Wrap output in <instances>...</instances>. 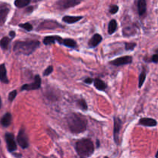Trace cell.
<instances>
[{
	"instance_id": "1",
	"label": "cell",
	"mask_w": 158,
	"mask_h": 158,
	"mask_svg": "<svg viewBox=\"0 0 158 158\" xmlns=\"http://www.w3.org/2000/svg\"><path fill=\"white\" fill-rule=\"evenodd\" d=\"M67 123L70 131L73 134L84 132L87 127V120L86 117L80 114H69L67 117Z\"/></svg>"
},
{
	"instance_id": "2",
	"label": "cell",
	"mask_w": 158,
	"mask_h": 158,
	"mask_svg": "<svg viewBox=\"0 0 158 158\" xmlns=\"http://www.w3.org/2000/svg\"><path fill=\"white\" fill-rule=\"evenodd\" d=\"M40 43L37 40H27V41H17L13 46V50L17 54L30 55L40 46Z\"/></svg>"
},
{
	"instance_id": "3",
	"label": "cell",
	"mask_w": 158,
	"mask_h": 158,
	"mask_svg": "<svg viewBox=\"0 0 158 158\" xmlns=\"http://www.w3.org/2000/svg\"><path fill=\"white\" fill-rule=\"evenodd\" d=\"M76 151L81 157H90L94 151V146L90 139H81L76 143Z\"/></svg>"
},
{
	"instance_id": "4",
	"label": "cell",
	"mask_w": 158,
	"mask_h": 158,
	"mask_svg": "<svg viewBox=\"0 0 158 158\" xmlns=\"http://www.w3.org/2000/svg\"><path fill=\"white\" fill-rule=\"evenodd\" d=\"M82 1L83 0H58L56 3V6L58 9L63 10V9L74 7L80 4Z\"/></svg>"
},
{
	"instance_id": "5",
	"label": "cell",
	"mask_w": 158,
	"mask_h": 158,
	"mask_svg": "<svg viewBox=\"0 0 158 158\" xmlns=\"http://www.w3.org/2000/svg\"><path fill=\"white\" fill-rule=\"evenodd\" d=\"M17 142L19 145L23 149H26L29 147V140H28V137L25 132L24 128H22L19 132L18 136H17Z\"/></svg>"
},
{
	"instance_id": "6",
	"label": "cell",
	"mask_w": 158,
	"mask_h": 158,
	"mask_svg": "<svg viewBox=\"0 0 158 158\" xmlns=\"http://www.w3.org/2000/svg\"><path fill=\"white\" fill-rule=\"evenodd\" d=\"M41 86V78L39 75H35L34 81L30 84H25L22 86V90H32V89H40Z\"/></svg>"
},
{
	"instance_id": "7",
	"label": "cell",
	"mask_w": 158,
	"mask_h": 158,
	"mask_svg": "<svg viewBox=\"0 0 158 158\" xmlns=\"http://www.w3.org/2000/svg\"><path fill=\"white\" fill-rule=\"evenodd\" d=\"M6 144H7V149L9 151V152H13L15 150L17 149L16 143H15V137H14V135L12 134H10V133H7L6 134Z\"/></svg>"
},
{
	"instance_id": "8",
	"label": "cell",
	"mask_w": 158,
	"mask_h": 158,
	"mask_svg": "<svg viewBox=\"0 0 158 158\" xmlns=\"http://www.w3.org/2000/svg\"><path fill=\"white\" fill-rule=\"evenodd\" d=\"M133 59L132 57L130 56H125L120 57V58H117L116 60H113V61L110 62L111 65L116 66H123V65L130 64V63H132Z\"/></svg>"
},
{
	"instance_id": "9",
	"label": "cell",
	"mask_w": 158,
	"mask_h": 158,
	"mask_svg": "<svg viewBox=\"0 0 158 158\" xmlns=\"http://www.w3.org/2000/svg\"><path fill=\"white\" fill-rule=\"evenodd\" d=\"M121 120L118 117H114V141L117 144H119V134H120V128H121Z\"/></svg>"
},
{
	"instance_id": "10",
	"label": "cell",
	"mask_w": 158,
	"mask_h": 158,
	"mask_svg": "<svg viewBox=\"0 0 158 158\" xmlns=\"http://www.w3.org/2000/svg\"><path fill=\"white\" fill-rule=\"evenodd\" d=\"M9 12V6H7V5H2V6H0V25L4 24Z\"/></svg>"
},
{
	"instance_id": "11",
	"label": "cell",
	"mask_w": 158,
	"mask_h": 158,
	"mask_svg": "<svg viewBox=\"0 0 158 158\" xmlns=\"http://www.w3.org/2000/svg\"><path fill=\"white\" fill-rule=\"evenodd\" d=\"M62 40H63V39L59 35H50V36L45 37L44 40H43V43L45 45H50L52 43H55L56 42H58L59 43L61 44Z\"/></svg>"
},
{
	"instance_id": "12",
	"label": "cell",
	"mask_w": 158,
	"mask_h": 158,
	"mask_svg": "<svg viewBox=\"0 0 158 158\" xmlns=\"http://www.w3.org/2000/svg\"><path fill=\"white\" fill-rule=\"evenodd\" d=\"M102 40H103V38H102V36L100 34H94V36L89 40L88 45H89V47L91 48L96 47V46H98V45L101 43Z\"/></svg>"
},
{
	"instance_id": "13",
	"label": "cell",
	"mask_w": 158,
	"mask_h": 158,
	"mask_svg": "<svg viewBox=\"0 0 158 158\" xmlns=\"http://www.w3.org/2000/svg\"><path fill=\"white\" fill-rule=\"evenodd\" d=\"M139 123L146 127H155L157 124L156 120L152 118H141L139 120Z\"/></svg>"
},
{
	"instance_id": "14",
	"label": "cell",
	"mask_w": 158,
	"mask_h": 158,
	"mask_svg": "<svg viewBox=\"0 0 158 158\" xmlns=\"http://www.w3.org/2000/svg\"><path fill=\"white\" fill-rule=\"evenodd\" d=\"M137 9H138V13L140 16H143L147 12V2L146 0H138L137 4Z\"/></svg>"
},
{
	"instance_id": "15",
	"label": "cell",
	"mask_w": 158,
	"mask_h": 158,
	"mask_svg": "<svg viewBox=\"0 0 158 158\" xmlns=\"http://www.w3.org/2000/svg\"><path fill=\"white\" fill-rule=\"evenodd\" d=\"M0 81L2 83H8L9 80L7 77V73H6V69L5 64L0 65Z\"/></svg>"
},
{
	"instance_id": "16",
	"label": "cell",
	"mask_w": 158,
	"mask_h": 158,
	"mask_svg": "<svg viewBox=\"0 0 158 158\" xmlns=\"http://www.w3.org/2000/svg\"><path fill=\"white\" fill-rule=\"evenodd\" d=\"M60 26L56 22H44V23H42L41 25L40 26L39 28H42V29H55L56 27H59Z\"/></svg>"
},
{
	"instance_id": "17",
	"label": "cell",
	"mask_w": 158,
	"mask_h": 158,
	"mask_svg": "<svg viewBox=\"0 0 158 158\" xmlns=\"http://www.w3.org/2000/svg\"><path fill=\"white\" fill-rule=\"evenodd\" d=\"M11 122H12V115L10 113H6L1 119V124L4 127H7L11 124Z\"/></svg>"
},
{
	"instance_id": "18",
	"label": "cell",
	"mask_w": 158,
	"mask_h": 158,
	"mask_svg": "<svg viewBox=\"0 0 158 158\" xmlns=\"http://www.w3.org/2000/svg\"><path fill=\"white\" fill-rule=\"evenodd\" d=\"M83 19V16H69V15H65L63 18V21L66 23H75L80 21Z\"/></svg>"
},
{
	"instance_id": "19",
	"label": "cell",
	"mask_w": 158,
	"mask_h": 158,
	"mask_svg": "<svg viewBox=\"0 0 158 158\" xmlns=\"http://www.w3.org/2000/svg\"><path fill=\"white\" fill-rule=\"evenodd\" d=\"M94 86L97 88L99 90H104L106 89L107 86L105 83V82H103V80H100V79H96L94 80Z\"/></svg>"
},
{
	"instance_id": "20",
	"label": "cell",
	"mask_w": 158,
	"mask_h": 158,
	"mask_svg": "<svg viewBox=\"0 0 158 158\" xmlns=\"http://www.w3.org/2000/svg\"><path fill=\"white\" fill-rule=\"evenodd\" d=\"M117 23L115 19H112L109 23V26H108V33L110 35H112L116 30H117Z\"/></svg>"
},
{
	"instance_id": "21",
	"label": "cell",
	"mask_w": 158,
	"mask_h": 158,
	"mask_svg": "<svg viewBox=\"0 0 158 158\" xmlns=\"http://www.w3.org/2000/svg\"><path fill=\"white\" fill-rule=\"evenodd\" d=\"M61 44L71 48H74L77 46V43H76V41H74L73 40H72V39H66V40H62Z\"/></svg>"
},
{
	"instance_id": "22",
	"label": "cell",
	"mask_w": 158,
	"mask_h": 158,
	"mask_svg": "<svg viewBox=\"0 0 158 158\" xmlns=\"http://www.w3.org/2000/svg\"><path fill=\"white\" fill-rule=\"evenodd\" d=\"M31 0H15L14 4L18 8H23L30 3Z\"/></svg>"
},
{
	"instance_id": "23",
	"label": "cell",
	"mask_w": 158,
	"mask_h": 158,
	"mask_svg": "<svg viewBox=\"0 0 158 158\" xmlns=\"http://www.w3.org/2000/svg\"><path fill=\"white\" fill-rule=\"evenodd\" d=\"M9 43H10V40H9V37L5 36L0 40V46L2 47V49H7L9 47Z\"/></svg>"
},
{
	"instance_id": "24",
	"label": "cell",
	"mask_w": 158,
	"mask_h": 158,
	"mask_svg": "<svg viewBox=\"0 0 158 158\" xmlns=\"http://www.w3.org/2000/svg\"><path fill=\"white\" fill-rule=\"evenodd\" d=\"M146 75H147L146 70L143 69V71L141 72V73H140V77H139V84H138L139 87H141V86H143V83H144L145 80H146Z\"/></svg>"
},
{
	"instance_id": "25",
	"label": "cell",
	"mask_w": 158,
	"mask_h": 158,
	"mask_svg": "<svg viewBox=\"0 0 158 158\" xmlns=\"http://www.w3.org/2000/svg\"><path fill=\"white\" fill-rule=\"evenodd\" d=\"M77 104L79 105V106H80L83 110H87V104H86V101H85V100H83V99L79 100L78 101H77Z\"/></svg>"
},
{
	"instance_id": "26",
	"label": "cell",
	"mask_w": 158,
	"mask_h": 158,
	"mask_svg": "<svg viewBox=\"0 0 158 158\" xmlns=\"http://www.w3.org/2000/svg\"><path fill=\"white\" fill-rule=\"evenodd\" d=\"M19 27L23 28V29H24L26 31H31L33 29V28H32V26L29 23H24V24H20Z\"/></svg>"
},
{
	"instance_id": "27",
	"label": "cell",
	"mask_w": 158,
	"mask_h": 158,
	"mask_svg": "<svg viewBox=\"0 0 158 158\" xmlns=\"http://www.w3.org/2000/svg\"><path fill=\"white\" fill-rule=\"evenodd\" d=\"M52 72H53V67H52V66H49V67H47L46 69H45V71L43 72V76H45V77L49 76L50 75Z\"/></svg>"
},
{
	"instance_id": "28",
	"label": "cell",
	"mask_w": 158,
	"mask_h": 158,
	"mask_svg": "<svg viewBox=\"0 0 158 158\" xmlns=\"http://www.w3.org/2000/svg\"><path fill=\"white\" fill-rule=\"evenodd\" d=\"M136 46V43H125V48L127 50H133Z\"/></svg>"
},
{
	"instance_id": "29",
	"label": "cell",
	"mask_w": 158,
	"mask_h": 158,
	"mask_svg": "<svg viewBox=\"0 0 158 158\" xmlns=\"http://www.w3.org/2000/svg\"><path fill=\"white\" fill-rule=\"evenodd\" d=\"M16 95H17V91L16 90H13V91H12V92L9 93V101L12 102V100H13L15 98Z\"/></svg>"
},
{
	"instance_id": "30",
	"label": "cell",
	"mask_w": 158,
	"mask_h": 158,
	"mask_svg": "<svg viewBox=\"0 0 158 158\" xmlns=\"http://www.w3.org/2000/svg\"><path fill=\"white\" fill-rule=\"evenodd\" d=\"M118 9H119L118 6L114 5V6H110V12L111 14H115L118 12Z\"/></svg>"
},
{
	"instance_id": "31",
	"label": "cell",
	"mask_w": 158,
	"mask_h": 158,
	"mask_svg": "<svg viewBox=\"0 0 158 158\" xmlns=\"http://www.w3.org/2000/svg\"><path fill=\"white\" fill-rule=\"evenodd\" d=\"M152 62H154V63H157L158 62V55L157 53L154 54L152 56Z\"/></svg>"
},
{
	"instance_id": "32",
	"label": "cell",
	"mask_w": 158,
	"mask_h": 158,
	"mask_svg": "<svg viewBox=\"0 0 158 158\" xmlns=\"http://www.w3.org/2000/svg\"><path fill=\"white\" fill-rule=\"evenodd\" d=\"M93 82V80L91 78H86V80H84V83H87V84H90V83H92Z\"/></svg>"
},
{
	"instance_id": "33",
	"label": "cell",
	"mask_w": 158,
	"mask_h": 158,
	"mask_svg": "<svg viewBox=\"0 0 158 158\" xmlns=\"http://www.w3.org/2000/svg\"><path fill=\"white\" fill-rule=\"evenodd\" d=\"M15 33L14 31H11V32H9V35H10L12 38H14V37H15Z\"/></svg>"
},
{
	"instance_id": "34",
	"label": "cell",
	"mask_w": 158,
	"mask_h": 158,
	"mask_svg": "<svg viewBox=\"0 0 158 158\" xmlns=\"http://www.w3.org/2000/svg\"><path fill=\"white\" fill-rule=\"evenodd\" d=\"M1 106H2V101H1V98H0V108H1Z\"/></svg>"
},
{
	"instance_id": "35",
	"label": "cell",
	"mask_w": 158,
	"mask_h": 158,
	"mask_svg": "<svg viewBox=\"0 0 158 158\" xmlns=\"http://www.w3.org/2000/svg\"><path fill=\"white\" fill-rule=\"evenodd\" d=\"M34 2H38V1H41V0H33Z\"/></svg>"
},
{
	"instance_id": "36",
	"label": "cell",
	"mask_w": 158,
	"mask_h": 158,
	"mask_svg": "<svg viewBox=\"0 0 158 158\" xmlns=\"http://www.w3.org/2000/svg\"><path fill=\"white\" fill-rule=\"evenodd\" d=\"M97 147H99V140H97Z\"/></svg>"
}]
</instances>
